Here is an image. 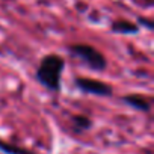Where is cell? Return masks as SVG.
<instances>
[{
    "label": "cell",
    "mask_w": 154,
    "mask_h": 154,
    "mask_svg": "<svg viewBox=\"0 0 154 154\" xmlns=\"http://www.w3.org/2000/svg\"><path fill=\"white\" fill-rule=\"evenodd\" d=\"M74 124H75V127L79 130H85V128H88L91 125V121L88 118H85V116H75L74 118Z\"/></svg>",
    "instance_id": "obj_7"
},
{
    "label": "cell",
    "mask_w": 154,
    "mask_h": 154,
    "mask_svg": "<svg viewBox=\"0 0 154 154\" xmlns=\"http://www.w3.org/2000/svg\"><path fill=\"white\" fill-rule=\"evenodd\" d=\"M77 86L80 89H83L85 92L89 94H95V95H110L112 94V88L107 83H103L100 80H94V79H79L77 80Z\"/></svg>",
    "instance_id": "obj_3"
},
{
    "label": "cell",
    "mask_w": 154,
    "mask_h": 154,
    "mask_svg": "<svg viewBox=\"0 0 154 154\" xmlns=\"http://www.w3.org/2000/svg\"><path fill=\"white\" fill-rule=\"evenodd\" d=\"M112 29L118 33H136L137 32V26L127 21V20H118L113 23Z\"/></svg>",
    "instance_id": "obj_5"
},
{
    "label": "cell",
    "mask_w": 154,
    "mask_h": 154,
    "mask_svg": "<svg viewBox=\"0 0 154 154\" xmlns=\"http://www.w3.org/2000/svg\"><path fill=\"white\" fill-rule=\"evenodd\" d=\"M0 149H2L3 152H6V154H35V152H32L29 149H24V148H20V146H14V145L5 143L2 140H0Z\"/></svg>",
    "instance_id": "obj_6"
},
{
    "label": "cell",
    "mask_w": 154,
    "mask_h": 154,
    "mask_svg": "<svg viewBox=\"0 0 154 154\" xmlns=\"http://www.w3.org/2000/svg\"><path fill=\"white\" fill-rule=\"evenodd\" d=\"M124 101L137 110H143V112L149 110V101L146 98H143L142 95H127V97H124Z\"/></svg>",
    "instance_id": "obj_4"
},
{
    "label": "cell",
    "mask_w": 154,
    "mask_h": 154,
    "mask_svg": "<svg viewBox=\"0 0 154 154\" xmlns=\"http://www.w3.org/2000/svg\"><path fill=\"white\" fill-rule=\"evenodd\" d=\"M62 69H63V59L60 56L50 54L42 59L36 75L44 86H47L51 91H56L59 89V85H60Z\"/></svg>",
    "instance_id": "obj_1"
},
{
    "label": "cell",
    "mask_w": 154,
    "mask_h": 154,
    "mask_svg": "<svg viewBox=\"0 0 154 154\" xmlns=\"http://www.w3.org/2000/svg\"><path fill=\"white\" fill-rule=\"evenodd\" d=\"M71 53L74 56H77L80 60H83L89 68L92 69H103L106 66V59L104 56L94 47L91 45H85V44H75L69 47Z\"/></svg>",
    "instance_id": "obj_2"
}]
</instances>
